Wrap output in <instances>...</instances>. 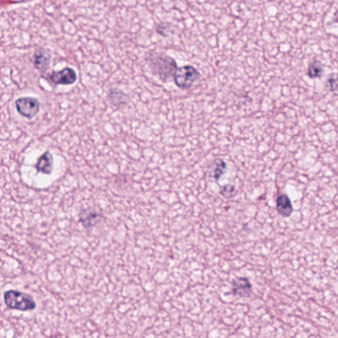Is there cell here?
Segmentation results:
<instances>
[{
    "instance_id": "obj_7",
    "label": "cell",
    "mask_w": 338,
    "mask_h": 338,
    "mask_svg": "<svg viewBox=\"0 0 338 338\" xmlns=\"http://www.w3.org/2000/svg\"><path fill=\"white\" fill-rule=\"evenodd\" d=\"M51 54L43 49H37L34 54V65L40 72H45L50 67Z\"/></svg>"
},
{
    "instance_id": "obj_1",
    "label": "cell",
    "mask_w": 338,
    "mask_h": 338,
    "mask_svg": "<svg viewBox=\"0 0 338 338\" xmlns=\"http://www.w3.org/2000/svg\"><path fill=\"white\" fill-rule=\"evenodd\" d=\"M147 62L152 72L164 82L173 77L177 69L175 60L165 54L152 55Z\"/></svg>"
},
{
    "instance_id": "obj_5",
    "label": "cell",
    "mask_w": 338,
    "mask_h": 338,
    "mask_svg": "<svg viewBox=\"0 0 338 338\" xmlns=\"http://www.w3.org/2000/svg\"><path fill=\"white\" fill-rule=\"evenodd\" d=\"M51 79L57 85H72L77 80V74L72 68L65 67L60 71L52 72Z\"/></svg>"
},
{
    "instance_id": "obj_9",
    "label": "cell",
    "mask_w": 338,
    "mask_h": 338,
    "mask_svg": "<svg viewBox=\"0 0 338 338\" xmlns=\"http://www.w3.org/2000/svg\"><path fill=\"white\" fill-rule=\"evenodd\" d=\"M54 158L49 151L45 152L38 160L35 165L38 172L44 174H51L53 169Z\"/></svg>"
},
{
    "instance_id": "obj_13",
    "label": "cell",
    "mask_w": 338,
    "mask_h": 338,
    "mask_svg": "<svg viewBox=\"0 0 338 338\" xmlns=\"http://www.w3.org/2000/svg\"><path fill=\"white\" fill-rule=\"evenodd\" d=\"M329 82H330V87H331V88H332V91H334V90L336 89V88H335L334 87V86H333V84L337 83H336V80H335V79H334L333 78H332V79H330V80H329Z\"/></svg>"
},
{
    "instance_id": "obj_8",
    "label": "cell",
    "mask_w": 338,
    "mask_h": 338,
    "mask_svg": "<svg viewBox=\"0 0 338 338\" xmlns=\"http://www.w3.org/2000/svg\"><path fill=\"white\" fill-rule=\"evenodd\" d=\"M277 212L283 217L291 216L294 212L291 199L286 194H281L276 199Z\"/></svg>"
},
{
    "instance_id": "obj_12",
    "label": "cell",
    "mask_w": 338,
    "mask_h": 338,
    "mask_svg": "<svg viewBox=\"0 0 338 338\" xmlns=\"http://www.w3.org/2000/svg\"><path fill=\"white\" fill-rule=\"evenodd\" d=\"M227 168L226 163L223 161H219L215 162V167L213 170V178L218 181L224 174Z\"/></svg>"
},
{
    "instance_id": "obj_10",
    "label": "cell",
    "mask_w": 338,
    "mask_h": 338,
    "mask_svg": "<svg viewBox=\"0 0 338 338\" xmlns=\"http://www.w3.org/2000/svg\"><path fill=\"white\" fill-rule=\"evenodd\" d=\"M323 73V67L319 62H314L308 67L307 75L310 78H321Z\"/></svg>"
},
{
    "instance_id": "obj_3",
    "label": "cell",
    "mask_w": 338,
    "mask_h": 338,
    "mask_svg": "<svg viewBox=\"0 0 338 338\" xmlns=\"http://www.w3.org/2000/svg\"><path fill=\"white\" fill-rule=\"evenodd\" d=\"M199 77V74L196 68L192 65L177 68L173 76L174 81L179 88L187 89L192 87Z\"/></svg>"
},
{
    "instance_id": "obj_6",
    "label": "cell",
    "mask_w": 338,
    "mask_h": 338,
    "mask_svg": "<svg viewBox=\"0 0 338 338\" xmlns=\"http://www.w3.org/2000/svg\"><path fill=\"white\" fill-rule=\"evenodd\" d=\"M253 286L248 278L241 277L233 281L231 291L234 296L249 297L251 296Z\"/></svg>"
},
{
    "instance_id": "obj_2",
    "label": "cell",
    "mask_w": 338,
    "mask_h": 338,
    "mask_svg": "<svg viewBox=\"0 0 338 338\" xmlns=\"http://www.w3.org/2000/svg\"><path fill=\"white\" fill-rule=\"evenodd\" d=\"M4 300L7 307L10 309L26 312L37 308V304L31 295L17 290H8L4 292Z\"/></svg>"
},
{
    "instance_id": "obj_11",
    "label": "cell",
    "mask_w": 338,
    "mask_h": 338,
    "mask_svg": "<svg viewBox=\"0 0 338 338\" xmlns=\"http://www.w3.org/2000/svg\"><path fill=\"white\" fill-rule=\"evenodd\" d=\"M220 194L226 199H231L237 194V190H236L234 186L231 185H226L222 187L220 190Z\"/></svg>"
},
{
    "instance_id": "obj_4",
    "label": "cell",
    "mask_w": 338,
    "mask_h": 338,
    "mask_svg": "<svg viewBox=\"0 0 338 338\" xmlns=\"http://www.w3.org/2000/svg\"><path fill=\"white\" fill-rule=\"evenodd\" d=\"M16 109L20 115L28 119H32L39 112L40 103L33 97H22L15 101Z\"/></svg>"
}]
</instances>
